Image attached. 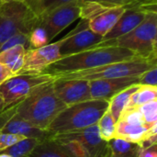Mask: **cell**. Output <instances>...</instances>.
Returning a JSON list of instances; mask_svg holds the SVG:
<instances>
[{
	"label": "cell",
	"mask_w": 157,
	"mask_h": 157,
	"mask_svg": "<svg viewBox=\"0 0 157 157\" xmlns=\"http://www.w3.org/2000/svg\"><path fill=\"white\" fill-rule=\"evenodd\" d=\"M157 63L154 61L137 58L130 61L119 62L109 63L100 67L73 72L54 75V78L63 79H80V80H98V79H110L130 76H140L147 70L156 66Z\"/></svg>",
	"instance_id": "cell-5"
},
{
	"label": "cell",
	"mask_w": 157,
	"mask_h": 157,
	"mask_svg": "<svg viewBox=\"0 0 157 157\" xmlns=\"http://www.w3.org/2000/svg\"><path fill=\"white\" fill-rule=\"evenodd\" d=\"M118 121H122L132 125H145L144 117L137 107L125 109L121 113Z\"/></svg>",
	"instance_id": "cell-28"
},
{
	"label": "cell",
	"mask_w": 157,
	"mask_h": 157,
	"mask_svg": "<svg viewBox=\"0 0 157 157\" xmlns=\"http://www.w3.org/2000/svg\"><path fill=\"white\" fill-rule=\"evenodd\" d=\"M61 58L90 49L103 41V37L93 32L84 19L64 38L60 40Z\"/></svg>",
	"instance_id": "cell-10"
},
{
	"label": "cell",
	"mask_w": 157,
	"mask_h": 157,
	"mask_svg": "<svg viewBox=\"0 0 157 157\" xmlns=\"http://www.w3.org/2000/svg\"><path fill=\"white\" fill-rule=\"evenodd\" d=\"M26 49L22 45H17L3 52H0V63L4 64L14 75L21 70Z\"/></svg>",
	"instance_id": "cell-19"
},
{
	"label": "cell",
	"mask_w": 157,
	"mask_h": 157,
	"mask_svg": "<svg viewBox=\"0 0 157 157\" xmlns=\"http://www.w3.org/2000/svg\"><path fill=\"white\" fill-rule=\"evenodd\" d=\"M61 134L80 142L86 149L89 157H104L105 155L107 142L101 138L98 124L83 130Z\"/></svg>",
	"instance_id": "cell-14"
},
{
	"label": "cell",
	"mask_w": 157,
	"mask_h": 157,
	"mask_svg": "<svg viewBox=\"0 0 157 157\" xmlns=\"http://www.w3.org/2000/svg\"><path fill=\"white\" fill-rule=\"evenodd\" d=\"M80 17V5L77 1L58 6L37 17L35 26L42 28L52 41L61 31Z\"/></svg>",
	"instance_id": "cell-9"
},
{
	"label": "cell",
	"mask_w": 157,
	"mask_h": 157,
	"mask_svg": "<svg viewBox=\"0 0 157 157\" xmlns=\"http://www.w3.org/2000/svg\"><path fill=\"white\" fill-rule=\"evenodd\" d=\"M37 17L25 2H0V48L17 33H30Z\"/></svg>",
	"instance_id": "cell-6"
},
{
	"label": "cell",
	"mask_w": 157,
	"mask_h": 157,
	"mask_svg": "<svg viewBox=\"0 0 157 157\" xmlns=\"http://www.w3.org/2000/svg\"><path fill=\"white\" fill-rule=\"evenodd\" d=\"M40 141L36 138H23L1 154H6L11 157H28Z\"/></svg>",
	"instance_id": "cell-22"
},
{
	"label": "cell",
	"mask_w": 157,
	"mask_h": 157,
	"mask_svg": "<svg viewBox=\"0 0 157 157\" xmlns=\"http://www.w3.org/2000/svg\"><path fill=\"white\" fill-rule=\"evenodd\" d=\"M88 82L91 99H101L109 101L114 95H116L120 91L132 85L139 84V76L98 79Z\"/></svg>",
	"instance_id": "cell-13"
},
{
	"label": "cell",
	"mask_w": 157,
	"mask_h": 157,
	"mask_svg": "<svg viewBox=\"0 0 157 157\" xmlns=\"http://www.w3.org/2000/svg\"><path fill=\"white\" fill-rule=\"evenodd\" d=\"M52 82L38 87L16 105L18 117L42 131H47L52 121L66 108L55 95Z\"/></svg>",
	"instance_id": "cell-2"
},
{
	"label": "cell",
	"mask_w": 157,
	"mask_h": 157,
	"mask_svg": "<svg viewBox=\"0 0 157 157\" xmlns=\"http://www.w3.org/2000/svg\"><path fill=\"white\" fill-rule=\"evenodd\" d=\"M148 12L141 7L127 8L109 33L103 37V40H116L129 33L143 22Z\"/></svg>",
	"instance_id": "cell-15"
},
{
	"label": "cell",
	"mask_w": 157,
	"mask_h": 157,
	"mask_svg": "<svg viewBox=\"0 0 157 157\" xmlns=\"http://www.w3.org/2000/svg\"><path fill=\"white\" fill-rule=\"evenodd\" d=\"M52 87L57 98L66 107L91 99L89 82L86 80L54 78Z\"/></svg>",
	"instance_id": "cell-12"
},
{
	"label": "cell",
	"mask_w": 157,
	"mask_h": 157,
	"mask_svg": "<svg viewBox=\"0 0 157 157\" xmlns=\"http://www.w3.org/2000/svg\"><path fill=\"white\" fill-rule=\"evenodd\" d=\"M139 85L157 87V66H155L139 76Z\"/></svg>",
	"instance_id": "cell-30"
},
{
	"label": "cell",
	"mask_w": 157,
	"mask_h": 157,
	"mask_svg": "<svg viewBox=\"0 0 157 157\" xmlns=\"http://www.w3.org/2000/svg\"><path fill=\"white\" fill-rule=\"evenodd\" d=\"M127 8L109 5L102 1L86 2L80 5V17L87 22L88 28L104 37L117 23Z\"/></svg>",
	"instance_id": "cell-7"
},
{
	"label": "cell",
	"mask_w": 157,
	"mask_h": 157,
	"mask_svg": "<svg viewBox=\"0 0 157 157\" xmlns=\"http://www.w3.org/2000/svg\"><path fill=\"white\" fill-rule=\"evenodd\" d=\"M28 157H71L56 142L50 138L41 140Z\"/></svg>",
	"instance_id": "cell-20"
},
{
	"label": "cell",
	"mask_w": 157,
	"mask_h": 157,
	"mask_svg": "<svg viewBox=\"0 0 157 157\" xmlns=\"http://www.w3.org/2000/svg\"><path fill=\"white\" fill-rule=\"evenodd\" d=\"M98 127L99 134L104 141L109 142L114 138L115 130H116V121L112 118V116L108 112V110L99 119L98 122Z\"/></svg>",
	"instance_id": "cell-24"
},
{
	"label": "cell",
	"mask_w": 157,
	"mask_h": 157,
	"mask_svg": "<svg viewBox=\"0 0 157 157\" xmlns=\"http://www.w3.org/2000/svg\"><path fill=\"white\" fill-rule=\"evenodd\" d=\"M73 1L77 0H24V2L36 17Z\"/></svg>",
	"instance_id": "cell-23"
},
{
	"label": "cell",
	"mask_w": 157,
	"mask_h": 157,
	"mask_svg": "<svg viewBox=\"0 0 157 157\" xmlns=\"http://www.w3.org/2000/svg\"><path fill=\"white\" fill-rule=\"evenodd\" d=\"M0 2H1V0H0Z\"/></svg>",
	"instance_id": "cell-39"
},
{
	"label": "cell",
	"mask_w": 157,
	"mask_h": 157,
	"mask_svg": "<svg viewBox=\"0 0 157 157\" xmlns=\"http://www.w3.org/2000/svg\"><path fill=\"white\" fill-rule=\"evenodd\" d=\"M17 105V104H16ZM16 105L7 107L6 109H5L3 111L0 112V133L2 132L3 127L5 126V124L7 122V121L14 115V113L16 112Z\"/></svg>",
	"instance_id": "cell-32"
},
{
	"label": "cell",
	"mask_w": 157,
	"mask_h": 157,
	"mask_svg": "<svg viewBox=\"0 0 157 157\" xmlns=\"http://www.w3.org/2000/svg\"><path fill=\"white\" fill-rule=\"evenodd\" d=\"M137 108L142 113L144 123L148 128L152 127L155 123H157V100L151 101Z\"/></svg>",
	"instance_id": "cell-27"
},
{
	"label": "cell",
	"mask_w": 157,
	"mask_h": 157,
	"mask_svg": "<svg viewBox=\"0 0 157 157\" xmlns=\"http://www.w3.org/2000/svg\"><path fill=\"white\" fill-rule=\"evenodd\" d=\"M150 128L145 125H132L122 121H118L116 122L114 138L132 144H139L146 136Z\"/></svg>",
	"instance_id": "cell-16"
},
{
	"label": "cell",
	"mask_w": 157,
	"mask_h": 157,
	"mask_svg": "<svg viewBox=\"0 0 157 157\" xmlns=\"http://www.w3.org/2000/svg\"><path fill=\"white\" fill-rule=\"evenodd\" d=\"M154 100H157V87L140 86L138 90L132 95L125 109L140 107Z\"/></svg>",
	"instance_id": "cell-21"
},
{
	"label": "cell",
	"mask_w": 157,
	"mask_h": 157,
	"mask_svg": "<svg viewBox=\"0 0 157 157\" xmlns=\"http://www.w3.org/2000/svg\"><path fill=\"white\" fill-rule=\"evenodd\" d=\"M49 43L51 41L46 31L39 26H34L29 33V50L40 48Z\"/></svg>",
	"instance_id": "cell-26"
},
{
	"label": "cell",
	"mask_w": 157,
	"mask_h": 157,
	"mask_svg": "<svg viewBox=\"0 0 157 157\" xmlns=\"http://www.w3.org/2000/svg\"><path fill=\"white\" fill-rule=\"evenodd\" d=\"M3 2H7V1H21V2H24V0H1Z\"/></svg>",
	"instance_id": "cell-37"
},
{
	"label": "cell",
	"mask_w": 157,
	"mask_h": 157,
	"mask_svg": "<svg viewBox=\"0 0 157 157\" xmlns=\"http://www.w3.org/2000/svg\"><path fill=\"white\" fill-rule=\"evenodd\" d=\"M12 76H15V75L4 64L0 63V85Z\"/></svg>",
	"instance_id": "cell-33"
},
{
	"label": "cell",
	"mask_w": 157,
	"mask_h": 157,
	"mask_svg": "<svg viewBox=\"0 0 157 157\" xmlns=\"http://www.w3.org/2000/svg\"><path fill=\"white\" fill-rule=\"evenodd\" d=\"M141 58L132 51L119 47L115 40H103L86 51L64 56L50 64L43 74L58 75L73 72L93 69L109 63Z\"/></svg>",
	"instance_id": "cell-1"
},
{
	"label": "cell",
	"mask_w": 157,
	"mask_h": 157,
	"mask_svg": "<svg viewBox=\"0 0 157 157\" xmlns=\"http://www.w3.org/2000/svg\"><path fill=\"white\" fill-rule=\"evenodd\" d=\"M53 80L54 76L48 74L17 75L0 85V97L7 108L19 103L35 89Z\"/></svg>",
	"instance_id": "cell-8"
},
{
	"label": "cell",
	"mask_w": 157,
	"mask_h": 157,
	"mask_svg": "<svg viewBox=\"0 0 157 157\" xmlns=\"http://www.w3.org/2000/svg\"><path fill=\"white\" fill-rule=\"evenodd\" d=\"M0 157H11L8 155H6V154H0Z\"/></svg>",
	"instance_id": "cell-36"
},
{
	"label": "cell",
	"mask_w": 157,
	"mask_h": 157,
	"mask_svg": "<svg viewBox=\"0 0 157 157\" xmlns=\"http://www.w3.org/2000/svg\"><path fill=\"white\" fill-rule=\"evenodd\" d=\"M157 12H148L134 29L115 40L119 47L128 49L137 56L157 62Z\"/></svg>",
	"instance_id": "cell-4"
},
{
	"label": "cell",
	"mask_w": 157,
	"mask_h": 157,
	"mask_svg": "<svg viewBox=\"0 0 157 157\" xmlns=\"http://www.w3.org/2000/svg\"><path fill=\"white\" fill-rule=\"evenodd\" d=\"M141 148L138 144L113 138L107 142L104 157H139Z\"/></svg>",
	"instance_id": "cell-17"
},
{
	"label": "cell",
	"mask_w": 157,
	"mask_h": 157,
	"mask_svg": "<svg viewBox=\"0 0 157 157\" xmlns=\"http://www.w3.org/2000/svg\"><path fill=\"white\" fill-rule=\"evenodd\" d=\"M104 3L123 6L125 8L141 7L149 12H157V4H153L149 0H101Z\"/></svg>",
	"instance_id": "cell-25"
},
{
	"label": "cell",
	"mask_w": 157,
	"mask_h": 157,
	"mask_svg": "<svg viewBox=\"0 0 157 157\" xmlns=\"http://www.w3.org/2000/svg\"><path fill=\"white\" fill-rule=\"evenodd\" d=\"M108 108L109 101L101 99H90L68 106L52 121L47 132L51 135L67 133L98 124Z\"/></svg>",
	"instance_id": "cell-3"
},
{
	"label": "cell",
	"mask_w": 157,
	"mask_h": 157,
	"mask_svg": "<svg viewBox=\"0 0 157 157\" xmlns=\"http://www.w3.org/2000/svg\"><path fill=\"white\" fill-rule=\"evenodd\" d=\"M25 137L14 135V134H8V133H0V153L13 145L14 144L17 143L21 139Z\"/></svg>",
	"instance_id": "cell-31"
},
{
	"label": "cell",
	"mask_w": 157,
	"mask_h": 157,
	"mask_svg": "<svg viewBox=\"0 0 157 157\" xmlns=\"http://www.w3.org/2000/svg\"><path fill=\"white\" fill-rule=\"evenodd\" d=\"M140 86L141 85H139V84L132 85V86L120 91L119 93L114 95L109 100L108 112L112 116V118L115 120L116 122L118 121V120H119L120 116L121 115V113L126 109L132 95L138 90Z\"/></svg>",
	"instance_id": "cell-18"
},
{
	"label": "cell",
	"mask_w": 157,
	"mask_h": 157,
	"mask_svg": "<svg viewBox=\"0 0 157 157\" xmlns=\"http://www.w3.org/2000/svg\"><path fill=\"white\" fill-rule=\"evenodd\" d=\"M60 45L61 41L58 40L40 48L26 51L22 68L17 75L43 74L50 64L61 58Z\"/></svg>",
	"instance_id": "cell-11"
},
{
	"label": "cell",
	"mask_w": 157,
	"mask_h": 157,
	"mask_svg": "<svg viewBox=\"0 0 157 157\" xmlns=\"http://www.w3.org/2000/svg\"><path fill=\"white\" fill-rule=\"evenodd\" d=\"M5 109H6V105H5V103H4L3 99H2L1 97H0V112L3 111Z\"/></svg>",
	"instance_id": "cell-34"
},
{
	"label": "cell",
	"mask_w": 157,
	"mask_h": 157,
	"mask_svg": "<svg viewBox=\"0 0 157 157\" xmlns=\"http://www.w3.org/2000/svg\"><path fill=\"white\" fill-rule=\"evenodd\" d=\"M101 0H77V3L79 5H82L83 3H86V2H99Z\"/></svg>",
	"instance_id": "cell-35"
},
{
	"label": "cell",
	"mask_w": 157,
	"mask_h": 157,
	"mask_svg": "<svg viewBox=\"0 0 157 157\" xmlns=\"http://www.w3.org/2000/svg\"><path fill=\"white\" fill-rule=\"evenodd\" d=\"M17 45H22L28 51L29 50V33H17L8 39L0 48V52L7 50Z\"/></svg>",
	"instance_id": "cell-29"
},
{
	"label": "cell",
	"mask_w": 157,
	"mask_h": 157,
	"mask_svg": "<svg viewBox=\"0 0 157 157\" xmlns=\"http://www.w3.org/2000/svg\"><path fill=\"white\" fill-rule=\"evenodd\" d=\"M149 1L153 4H157V0H149Z\"/></svg>",
	"instance_id": "cell-38"
}]
</instances>
